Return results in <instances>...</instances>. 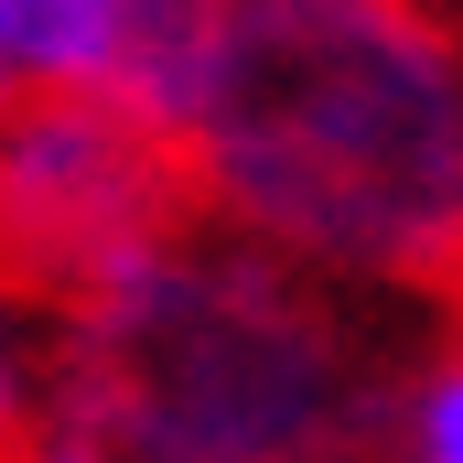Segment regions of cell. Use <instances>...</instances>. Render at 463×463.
I'll use <instances>...</instances> for the list:
<instances>
[{
    "mask_svg": "<svg viewBox=\"0 0 463 463\" xmlns=\"http://www.w3.org/2000/svg\"><path fill=\"white\" fill-rule=\"evenodd\" d=\"M194 216L173 129L98 87L0 98V280L43 313L87 302Z\"/></svg>",
    "mask_w": 463,
    "mask_h": 463,
    "instance_id": "3957f363",
    "label": "cell"
},
{
    "mask_svg": "<svg viewBox=\"0 0 463 463\" xmlns=\"http://www.w3.org/2000/svg\"><path fill=\"white\" fill-rule=\"evenodd\" d=\"M355 463H463V302L442 324L377 345Z\"/></svg>",
    "mask_w": 463,
    "mask_h": 463,
    "instance_id": "277c9868",
    "label": "cell"
},
{
    "mask_svg": "<svg viewBox=\"0 0 463 463\" xmlns=\"http://www.w3.org/2000/svg\"><path fill=\"white\" fill-rule=\"evenodd\" d=\"M377 324L237 227L184 216L54 313L43 399L0 463H355Z\"/></svg>",
    "mask_w": 463,
    "mask_h": 463,
    "instance_id": "7a4b0ae2",
    "label": "cell"
},
{
    "mask_svg": "<svg viewBox=\"0 0 463 463\" xmlns=\"http://www.w3.org/2000/svg\"><path fill=\"white\" fill-rule=\"evenodd\" d=\"M43 345H54V313L0 280V453H11V431L33 420V399H43Z\"/></svg>",
    "mask_w": 463,
    "mask_h": 463,
    "instance_id": "5b68a950",
    "label": "cell"
},
{
    "mask_svg": "<svg viewBox=\"0 0 463 463\" xmlns=\"http://www.w3.org/2000/svg\"><path fill=\"white\" fill-rule=\"evenodd\" d=\"M162 129L205 227H237L366 313L463 302L453 0H205Z\"/></svg>",
    "mask_w": 463,
    "mask_h": 463,
    "instance_id": "6da1fadb",
    "label": "cell"
},
{
    "mask_svg": "<svg viewBox=\"0 0 463 463\" xmlns=\"http://www.w3.org/2000/svg\"><path fill=\"white\" fill-rule=\"evenodd\" d=\"M0 98H11V76H0Z\"/></svg>",
    "mask_w": 463,
    "mask_h": 463,
    "instance_id": "8992f818",
    "label": "cell"
}]
</instances>
